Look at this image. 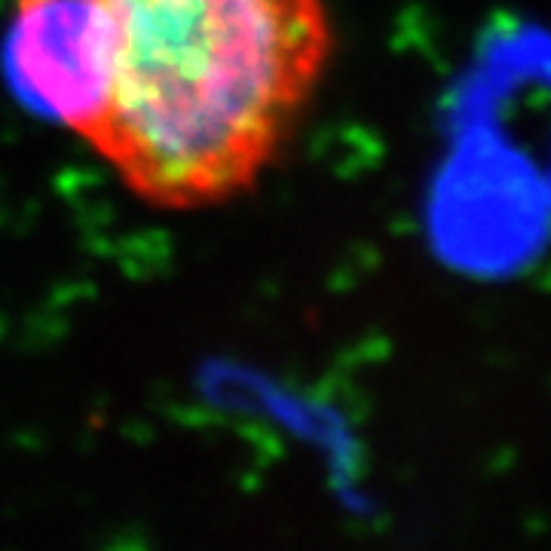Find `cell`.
<instances>
[{"label":"cell","instance_id":"1","mask_svg":"<svg viewBox=\"0 0 551 551\" xmlns=\"http://www.w3.org/2000/svg\"><path fill=\"white\" fill-rule=\"evenodd\" d=\"M331 59L328 0H13L4 37L19 105L163 212L258 187Z\"/></svg>","mask_w":551,"mask_h":551}]
</instances>
